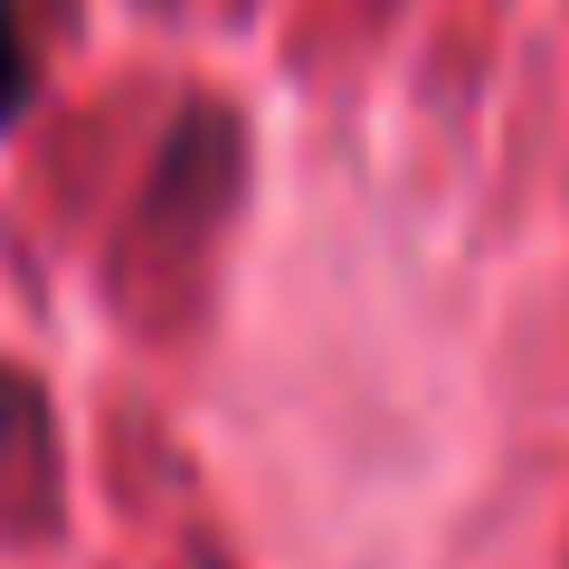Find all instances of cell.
I'll list each match as a JSON object with an SVG mask.
<instances>
[{"label":"cell","mask_w":569,"mask_h":569,"mask_svg":"<svg viewBox=\"0 0 569 569\" xmlns=\"http://www.w3.org/2000/svg\"><path fill=\"white\" fill-rule=\"evenodd\" d=\"M29 96H39V39H29L20 0H0V133L29 114Z\"/></svg>","instance_id":"1"}]
</instances>
